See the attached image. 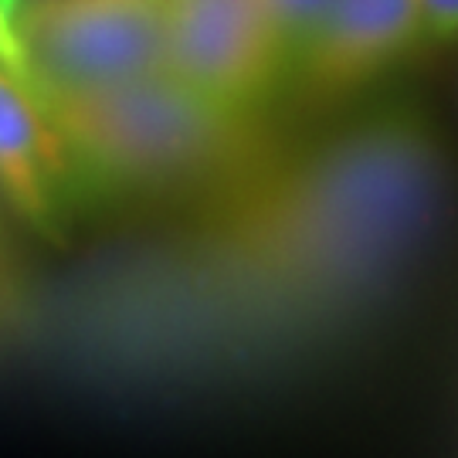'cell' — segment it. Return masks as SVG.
<instances>
[{
  "instance_id": "obj_7",
  "label": "cell",
  "mask_w": 458,
  "mask_h": 458,
  "mask_svg": "<svg viewBox=\"0 0 458 458\" xmlns=\"http://www.w3.org/2000/svg\"><path fill=\"white\" fill-rule=\"evenodd\" d=\"M458 38V0H418V48Z\"/></svg>"
},
{
  "instance_id": "obj_6",
  "label": "cell",
  "mask_w": 458,
  "mask_h": 458,
  "mask_svg": "<svg viewBox=\"0 0 458 458\" xmlns=\"http://www.w3.org/2000/svg\"><path fill=\"white\" fill-rule=\"evenodd\" d=\"M327 7H329V0H265V11H268V21H272L278 51H282L285 82H289V75H293L299 55L310 45L312 31L319 28Z\"/></svg>"
},
{
  "instance_id": "obj_1",
  "label": "cell",
  "mask_w": 458,
  "mask_h": 458,
  "mask_svg": "<svg viewBox=\"0 0 458 458\" xmlns=\"http://www.w3.org/2000/svg\"><path fill=\"white\" fill-rule=\"evenodd\" d=\"M102 197L208 166L245 119L221 113L166 72L96 96L55 98Z\"/></svg>"
},
{
  "instance_id": "obj_4",
  "label": "cell",
  "mask_w": 458,
  "mask_h": 458,
  "mask_svg": "<svg viewBox=\"0 0 458 458\" xmlns=\"http://www.w3.org/2000/svg\"><path fill=\"white\" fill-rule=\"evenodd\" d=\"M0 197L45 238H65L102 197L55 98L11 65H0Z\"/></svg>"
},
{
  "instance_id": "obj_2",
  "label": "cell",
  "mask_w": 458,
  "mask_h": 458,
  "mask_svg": "<svg viewBox=\"0 0 458 458\" xmlns=\"http://www.w3.org/2000/svg\"><path fill=\"white\" fill-rule=\"evenodd\" d=\"M166 0H31L28 68L51 98L96 96L164 72Z\"/></svg>"
},
{
  "instance_id": "obj_3",
  "label": "cell",
  "mask_w": 458,
  "mask_h": 458,
  "mask_svg": "<svg viewBox=\"0 0 458 458\" xmlns=\"http://www.w3.org/2000/svg\"><path fill=\"white\" fill-rule=\"evenodd\" d=\"M164 72L221 113L251 119L285 89L265 0H166Z\"/></svg>"
},
{
  "instance_id": "obj_5",
  "label": "cell",
  "mask_w": 458,
  "mask_h": 458,
  "mask_svg": "<svg viewBox=\"0 0 458 458\" xmlns=\"http://www.w3.org/2000/svg\"><path fill=\"white\" fill-rule=\"evenodd\" d=\"M418 48V0H329L285 85L340 96Z\"/></svg>"
},
{
  "instance_id": "obj_8",
  "label": "cell",
  "mask_w": 458,
  "mask_h": 458,
  "mask_svg": "<svg viewBox=\"0 0 458 458\" xmlns=\"http://www.w3.org/2000/svg\"><path fill=\"white\" fill-rule=\"evenodd\" d=\"M31 0H0V65L28 68V51H24V11Z\"/></svg>"
}]
</instances>
